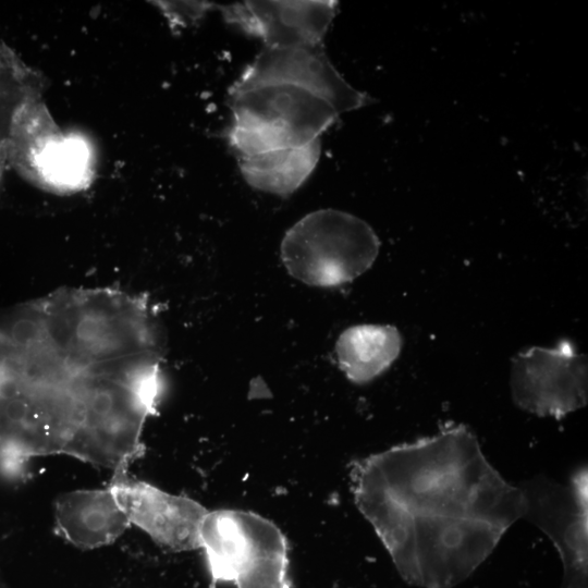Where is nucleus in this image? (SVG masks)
I'll list each match as a JSON object with an SVG mask.
<instances>
[{
	"label": "nucleus",
	"mask_w": 588,
	"mask_h": 588,
	"mask_svg": "<svg viewBox=\"0 0 588 588\" xmlns=\"http://www.w3.org/2000/svg\"><path fill=\"white\" fill-rule=\"evenodd\" d=\"M164 354L143 295L72 287L0 310V479L25 481L48 455L130 467L161 402Z\"/></svg>",
	"instance_id": "f257e3e1"
},
{
	"label": "nucleus",
	"mask_w": 588,
	"mask_h": 588,
	"mask_svg": "<svg viewBox=\"0 0 588 588\" xmlns=\"http://www.w3.org/2000/svg\"><path fill=\"white\" fill-rule=\"evenodd\" d=\"M350 482L399 574L419 588L463 583L526 511L520 487L464 425L355 460Z\"/></svg>",
	"instance_id": "f03ea898"
},
{
	"label": "nucleus",
	"mask_w": 588,
	"mask_h": 588,
	"mask_svg": "<svg viewBox=\"0 0 588 588\" xmlns=\"http://www.w3.org/2000/svg\"><path fill=\"white\" fill-rule=\"evenodd\" d=\"M229 105L233 117L225 138L238 158L307 145L340 117L321 98L285 84L229 91Z\"/></svg>",
	"instance_id": "7ed1b4c3"
},
{
	"label": "nucleus",
	"mask_w": 588,
	"mask_h": 588,
	"mask_svg": "<svg viewBox=\"0 0 588 588\" xmlns=\"http://www.w3.org/2000/svg\"><path fill=\"white\" fill-rule=\"evenodd\" d=\"M210 588H291L287 542L280 528L254 512L208 511L200 530Z\"/></svg>",
	"instance_id": "20e7f679"
},
{
	"label": "nucleus",
	"mask_w": 588,
	"mask_h": 588,
	"mask_svg": "<svg viewBox=\"0 0 588 588\" xmlns=\"http://www.w3.org/2000/svg\"><path fill=\"white\" fill-rule=\"evenodd\" d=\"M380 241L360 218L336 209L307 213L284 234L281 260L294 279L317 287L353 281L375 262Z\"/></svg>",
	"instance_id": "39448f33"
},
{
	"label": "nucleus",
	"mask_w": 588,
	"mask_h": 588,
	"mask_svg": "<svg viewBox=\"0 0 588 588\" xmlns=\"http://www.w3.org/2000/svg\"><path fill=\"white\" fill-rule=\"evenodd\" d=\"M524 518L540 528L555 546L562 564L561 588L588 587V477L586 466L565 483L546 477L522 487Z\"/></svg>",
	"instance_id": "423d86ee"
},
{
	"label": "nucleus",
	"mask_w": 588,
	"mask_h": 588,
	"mask_svg": "<svg viewBox=\"0 0 588 588\" xmlns=\"http://www.w3.org/2000/svg\"><path fill=\"white\" fill-rule=\"evenodd\" d=\"M511 391L522 409L560 419L587 404L588 364L573 343L534 346L512 359Z\"/></svg>",
	"instance_id": "0eeeda50"
},
{
	"label": "nucleus",
	"mask_w": 588,
	"mask_h": 588,
	"mask_svg": "<svg viewBox=\"0 0 588 588\" xmlns=\"http://www.w3.org/2000/svg\"><path fill=\"white\" fill-rule=\"evenodd\" d=\"M285 84L302 88L328 102L339 114L368 106L373 100L352 87L336 71L322 44L264 48L241 72L229 91Z\"/></svg>",
	"instance_id": "6e6552de"
},
{
	"label": "nucleus",
	"mask_w": 588,
	"mask_h": 588,
	"mask_svg": "<svg viewBox=\"0 0 588 588\" xmlns=\"http://www.w3.org/2000/svg\"><path fill=\"white\" fill-rule=\"evenodd\" d=\"M128 468L113 470L107 487L130 524L170 551L200 549V530L208 510L188 497L132 477Z\"/></svg>",
	"instance_id": "1a4fd4ad"
},
{
	"label": "nucleus",
	"mask_w": 588,
	"mask_h": 588,
	"mask_svg": "<svg viewBox=\"0 0 588 588\" xmlns=\"http://www.w3.org/2000/svg\"><path fill=\"white\" fill-rule=\"evenodd\" d=\"M338 1H242L218 7L223 20L260 39L265 48L318 45L338 13Z\"/></svg>",
	"instance_id": "9d476101"
},
{
	"label": "nucleus",
	"mask_w": 588,
	"mask_h": 588,
	"mask_svg": "<svg viewBox=\"0 0 588 588\" xmlns=\"http://www.w3.org/2000/svg\"><path fill=\"white\" fill-rule=\"evenodd\" d=\"M53 509L56 532L82 550L113 543L131 525L108 487L62 493Z\"/></svg>",
	"instance_id": "9b49d317"
},
{
	"label": "nucleus",
	"mask_w": 588,
	"mask_h": 588,
	"mask_svg": "<svg viewBox=\"0 0 588 588\" xmlns=\"http://www.w3.org/2000/svg\"><path fill=\"white\" fill-rule=\"evenodd\" d=\"M401 348L402 336L395 327L357 324L340 334L335 355L345 377L355 384H365L383 373Z\"/></svg>",
	"instance_id": "f8f14e48"
},
{
	"label": "nucleus",
	"mask_w": 588,
	"mask_h": 588,
	"mask_svg": "<svg viewBox=\"0 0 588 588\" xmlns=\"http://www.w3.org/2000/svg\"><path fill=\"white\" fill-rule=\"evenodd\" d=\"M320 151L319 138L303 146L238 158V168L253 188L286 196L307 181L319 161Z\"/></svg>",
	"instance_id": "ddd939ff"
},
{
	"label": "nucleus",
	"mask_w": 588,
	"mask_h": 588,
	"mask_svg": "<svg viewBox=\"0 0 588 588\" xmlns=\"http://www.w3.org/2000/svg\"><path fill=\"white\" fill-rule=\"evenodd\" d=\"M88 150L83 142L66 139L46 147L39 156L44 176L58 186L77 185L86 173Z\"/></svg>",
	"instance_id": "4468645a"
},
{
	"label": "nucleus",
	"mask_w": 588,
	"mask_h": 588,
	"mask_svg": "<svg viewBox=\"0 0 588 588\" xmlns=\"http://www.w3.org/2000/svg\"><path fill=\"white\" fill-rule=\"evenodd\" d=\"M0 588H8L7 585L0 578Z\"/></svg>",
	"instance_id": "2eb2a0df"
}]
</instances>
